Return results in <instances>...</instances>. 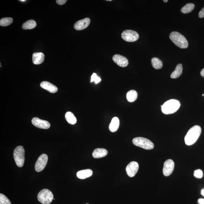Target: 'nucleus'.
<instances>
[{"instance_id": "f257e3e1", "label": "nucleus", "mask_w": 204, "mask_h": 204, "mask_svg": "<svg viewBox=\"0 0 204 204\" xmlns=\"http://www.w3.org/2000/svg\"><path fill=\"white\" fill-rule=\"evenodd\" d=\"M202 132V129L199 126L196 125L190 128L187 132L184 139L186 145H193L197 141Z\"/></svg>"}, {"instance_id": "f03ea898", "label": "nucleus", "mask_w": 204, "mask_h": 204, "mask_svg": "<svg viewBox=\"0 0 204 204\" xmlns=\"http://www.w3.org/2000/svg\"><path fill=\"white\" fill-rule=\"evenodd\" d=\"M181 104L178 100L172 99L166 101L161 107V110L164 114L174 113L179 109Z\"/></svg>"}, {"instance_id": "7ed1b4c3", "label": "nucleus", "mask_w": 204, "mask_h": 204, "mask_svg": "<svg viewBox=\"0 0 204 204\" xmlns=\"http://www.w3.org/2000/svg\"><path fill=\"white\" fill-rule=\"evenodd\" d=\"M169 37L175 45L181 49H186L188 46V43L186 39L180 33L173 31L171 33Z\"/></svg>"}, {"instance_id": "20e7f679", "label": "nucleus", "mask_w": 204, "mask_h": 204, "mask_svg": "<svg viewBox=\"0 0 204 204\" xmlns=\"http://www.w3.org/2000/svg\"><path fill=\"white\" fill-rule=\"evenodd\" d=\"M13 157L17 166L19 167H22L25 161V150L23 147L22 146L16 147L13 153Z\"/></svg>"}, {"instance_id": "39448f33", "label": "nucleus", "mask_w": 204, "mask_h": 204, "mask_svg": "<svg viewBox=\"0 0 204 204\" xmlns=\"http://www.w3.org/2000/svg\"><path fill=\"white\" fill-rule=\"evenodd\" d=\"M53 199V195L50 190L43 189L37 195V199L41 203L49 204Z\"/></svg>"}, {"instance_id": "423d86ee", "label": "nucleus", "mask_w": 204, "mask_h": 204, "mask_svg": "<svg viewBox=\"0 0 204 204\" xmlns=\"http://www.w3.org/2000/svg\"><path fill=\"white\" fill-rule=\"evenodd\" d=\"M133 144L136 146L146 150H151L154 148V145L151 141L143 137H136L133 139Z\"/></svg>"}, {"instance_id": "0eeeda50", "label": "nucleus", "mask_w": 204, "mask_h": 204, "mask_svg": "<svg viewBox=\"0 0 204 204\" xmlns=\"http://www.w3.org/2000/svg\"><path fill=\"white\" fill-rule=\"evenodd\" d=\"M121 37L126 41L133 42L136 41L139 39V35L136 31L132 30H127L123 31Z\"/></svg>"}, {"instance_id": "6e6552de", "label": "nucleus", "mask_w": 204, "mask_h": 204, "mask_svg": "<svg viewBox=\"0 0 204 204\" xmlns=\"http://www.w3.org/2000/svg\"><path fill=\"white\" fill-rule=\"evenodd\" d=\"M48 160V156L46 154H43L40 155L36 163L35 169L36 171L40 172L43 170L47 164Z\"/></svg>"}, {"instance_id": "1a4fd4ad", "label": "nucleus", "mask_w": 204, "mask_h": 204, "mask_svg": "<svg viewBox=\"0 0 204 204\" xmlns=\"http://www.w3.org/2000/svg\"><path fill=\"white\" fill-rule=\"evenodd\" d=\"M139 169V165L135 161H132L126 167L127 174L130 177H133L137 173Z\"/></svg>"}, {"instance_id": "9d476101", "label": "nucleus", "mask_w": 204, "mask_h": 204, "mask_svg": "<svg viewBox=\"0 0 204 204\" xmlns=\"http://www.w3.org/2000/svg\"><path fill=\"white\" fill-rule=\"evenodd\" d=\"M34 126L42 129H48L50 127V124L48 121L42 120L37 117L33 118L31 121Z\"/></svg>"}, {"instance_id": "9b49d317", "label": "nucleus", "mask_w": 204, "mask_h": 204, "mask_svg": "<svg viewBox=\"0 0 204 204\" xmlns=\"http://www.w3.org/2000/svg\"><path fill=\"white\" fill-rule=\"evenodd\" d=\"M174 168V163L173 160H167L165 162L163 168V174L165 176H168L173 172Z\"/></svg>"}, {"instance_id": "f8f14e48", "label": "nucleus", "mask_w": 204, "mask_h": 204, "mask_svg": "<svg viewBox=\"0 0 204 204\" xmlns=\"http://www.w3.org/2000/svg\"><path fill=\"white\" fill-rule=\"evenodd\" d=\"M112 59L115 63L121 67H126L129 64V61L127 58L120 55H115L112 58Z\"/></svg>"}, {"instance_id": "ddd939ff", "label": "nucleus", "mask_w": 204, "mask_h": 204, "mask_svg": "<svg viewBox=\"0 0 204 204\" xmlns=\"http://www.w3.org/2000/svg\"><path fill=\"white\" fill-rule=\"evenodd\" d=\"M91 20L88 18L78 21L74 25L75 29L77 30H81L87 28L89 25Z\"/></svg>"}, {"instance_id": "4468645a", "label": "nucleus", "mask_w": 204, "mask_h": 204, "mask_svg": "<svg viewBox=\"0 0 204 204\" xmlns=\"http://www.w3.org/2000/svg\"><path fill=\"white\" fill-rule=\"evenodd\" d=\"M42 88L46 90L51 93H55L58 91V88L55 85L47 81H43L40 84Z\"/></svg>"}, {"instance_id": "2eb2a0df", "label": "nucleus", "mask_w": 204, "mask_h": 204, "mask_svg": "<svg viewBox=\"0 0 204 204\" xmlns=\"http://www.w3.org/2000/svg\"><path fill=\"white\" fill-rule=\"evenodd\" d=\"M45 55L41 52H37L33 54L32 56L33 62L36 65H39L42 63L44 60Z\"/></svg>"}, {"instance_id": "dca6fc26", "label": "nucleus", "mask_w": 204, "mask_h": 204, "mask_svg": "<svg viewBox=\"0 0 204 204\" xmlns=\"http://www.w3.org/2000/svg\"><path fill=\"white\" fill-rule=\"evenodd\" d=\"M107 150L103 148H97L94 150L92 155L94 158H103L107 155Z\"/></svg>"}, {"instance_id": "f3484780", "label": "nucleus", "mask_w": 204, "mask_h": 204, "mask_svg": "<svg viewBox=\"0 0 204 204\" xmlns=\"http://www.w3.org/2000/svg\"><path fill=\"white\" fill-rule=\"evenodd\" d=\"M92 174V170L90 169H87L78 172L76 174V176L79 179H84L91 176Z\"/></svg>"}, {"instance_id": "a211bd4d", "label": "nucleus", "mask_w": 204, "mask_h": 204, "mask_svg": "<svg viewBox=\"0 0 204 204\" xmlns=\"http://www.w3.org/2000/svg\"><path fill=\"white\" fill-rule=\"evenodd\" d=\"M120 123L119 118L117 117L113 118L109 126V130L112 132L116 131L119 128Z\"/></svg>"}, {"instance_id": "6ab92c4d", "label": "nucleus", "mask_w": 204, "mask_h": 204, "mask_svg": "<svg viewBox=\"0 0 204 204\" xmlns=\"http://www.w3.org/2000/svg\"><path fill=\"white\" fill-rule=\"evenodd\" d=\"M183 72L182 65L180 64L177 65L174 71L171 75V77L172 79L177 78L182 74Z\"/></svg>"}, {"instance_id": "aec40b11", "label": "nucleus", "mask_w": 204, "mask_h": 204, "mask_svg": "<svg viewBox=\"0 0 204 204\" xmlns=\"http://www.w3.org/2000/svg\"><path fill=\"white\" fill-rule=\"evenodd\" d=\"M138 94L135 90H132L129 91L126 94V97L129 102H133L137 98Z\"/></svg>"}, {"instance_id": "412c9836", "label": "nucleus", "mask_w": 204, "mask_h": 204, "mask_svg": "<svg viewBox=\"0 0 204 204\" xmlns=\"http://www.w3.org/2000/svg\"><path fill=\"white\" fill-rule=\"evenodd\" d=\"M65 118L67 122L70 124H75L77 122L75 116L71 112H67L65 115Z\"/></svg>"}, {"instance_id": "4be33fe9", "label": "nucleus", "mask_w": 204, "mask_h": 204, "mask_svg": "<svg viewBox=\"0 0 204 204\" xmlns=\"http://www.w3.org/2000/svg\"><path fill=\"white\" fill-rule=\"evenodd\" d=\"M37 26V23L33 20L27 21L22 25V28L24 30L32 29Z\"/></svg>"}, {"instance_id": "5701e85b", "label": "nucleus", "mask_w": 204, "mask_h": 204, "mask_svg": "<svg viewBox=\"0 0 204 204\" xmlns=\"http://www.w3.org/2000/svg\"><path fill=\"white\" fill-rule=\"evenodd\" d=\"M151 63L153 67L156 69H159L163 67L162 62L158 58H152L151 60Z\"/></svg>"}, {"instance_id": "b1692460", "label": "nucleus", "mask_w": 204, "mask_h": 204, "mask_svg": "<svg viewBox=\"0 0 204 204\" xmlns=\"http://www.w3.org/2000/svg\"><path fill=\"white\" fill-rule=\"evenodd\" d=\"M195 8L194 4L192 3H188L183 7L181 9V12L184 14L188 13L193 11Z\"/></svg>"}, {"instance_id": "393cba45", "label": "nucleus", "mask_w": 204, "mask_h": 204, "mask_svg": "<svg viewBox=\"0 0 204 204\" xmlns=\"http://www.w3.org/2000/svg\"><path fill=\"white\" fill-rule=\"evenodd\" d=\"M13 22V19L12 18H3L0 21V25L2 27H6L11 24Z\"/></svg>"}, {"instance_id": "a878e982", "label": "nucleus", "mask_w": 204, "mask_h": 204, "mask_svg": "<svg viewBox=\"0 0 204 204\" xmlns=\"http://www.w3.org/2000/svg\"><path fill=\"white\" fill-rule=\"evenodd\" d=\"M0 204H11V202L5 195L0 194Z\"/></svg>"}, {"instance_id": "bb28decb", "label": "nucleus", "mask_w": 204, "mask_h": 204, "mask_svg": "<svg viewBox=\"0 0 204 204\" xmlns=\"http://www.w3.org/2000/svg\"><path fill=\"white\" fill-rule=\"evenodd\" d=\"M101 79L100 77L97 76V74L94 73L91 76V82H94L96 84H97L100 82L101 81Z\"/></svg>"}, {"instance_id": "cd10ccee", "label": "nucleus", "mask_w": 204, "mask_h": 204, "mask_svg": "<svg viewBox=\"0 0 204 204\" xmlns=\"http://www.w3.org/2000/svg\"><path fill=\"white\" fill-rule=\"evenodd\" d=\"M193 175L196 178H201L203 176V173L200 169H198V170L195 171Z\"/></svg>"}, {"instance_id": "c85d7f7f", "label": "nucleus", "mask_w": 204, "mask_h": 204, "mask_svg": "<svg viewBox=\"0 0 204 204\" xmlns=\"http://www.w3.org/2000/svg\"><path fill=\"white\" fill-rule=\"evenodd\" d=\"M67 0H57L56 2L59 5H63L66 2Z\"/></svg>"}, {"instance_id": "c756f323", "label": "nucleus", "mask_w": 204, "mask_h": 204, "mask_svg": "<svg viewBox=\"0 0 204 204\" xmlns=\"http://www.w3.org/2000/svg\"><path fill=\"white\" fill-rule=\"evenodd\" d=\"M199 18L204 17V7L199 12Z\"/></svg>"}, {"instance_id": "7c9ffc66", "label": "nucleus", "mask_w": 204, "mask_h": 204, "mask_svg": "<svg viewBox=\"0 0 204 204\" xmlns=\"http://www.w3.org/2000/svg\"><path fill=\"white\" fill-rule=\"evenodd\" d=\"M199 202L200 204H204V199H199Z\"/></svg>"}, {"instance_id": "2f4dec72", "label": "nucleus", "mask_w": 204, "mask_h": 204, "mask_svg": "<svg viewBox=\"0 0 204 204\" xmlns=\"http://www.w3.org/2000/svg\"><path fill=\"white\" fill-rule=\"evenodd\" d=\"M200 74L202 77H204V68L202 69V71H201Z\"/></svg>"}, {"instance_id": "473e14b6", "label": "nucleus", "mask_w": 204, "mask_h": 204, "mask_svg": "<svg viewBox=\"0 0 204 204\" xmlns=\"http://www.w3.org/2000/svg\"><path fill=\"white\" fill-rule=\"evenodd\" d=\"M201 194L204 196V189H202V191H201Z\"/></svg>"}, {"instance_id": "72a5a7b5", "label": "nucleus", "mask_w": 204, "mask_h": 204, "mask_svg": "<svg viewBox=\"0 0 204 204\" xmlns=\"http://www.w3.org/2000/svg\"><path fill=\"white\" fill-rule=\"evenodd\" d=\"M25 0H20V1L21 2H24V1H25Z\"/></svg>"}, {"instance_id": "f704fd0d", "label": "nucleus", "mask_w": 204, "mask_h": 204, "mask_svg": "<svg viewBox=\"0 0 204 204\" xmlns=\"http://www.w3.org/2000/svg\"><path fill=\"white\" fill-rule=\"evenodd\" d=\"M163 2H168V1L167 0H166V1H165V0H164V1H163Z\"/></svg>"}, {"instance_id": "c9c22d12", "label": "nucleus", "mask_w": 204, "mask_h": 204, "mask_svg": "<svg viewBox=\"0 0 204 204\" xmlns=\"http://www.w3.org/2000/svg\"><path fill=\"white\" fill-rule=\"evenodd\" d=\"M107 1H112V0H107Z\"/></svg>"}, {"instance_id": "e433bc0d", "label": "nucleus", "mask_w": 204, "mask_h": 204, "mask_svg": "<svg viewBox=\"0 0 204 204\" xmlns=\"http://www.w3.org/2000/svg\"><path fill=\"white\" fill-rule=\"evenodd\" d=\"M202 96H204V94H202Z\"/></svg>"}, {"instance_id": "4c0bfd02", "label": "nucleus", "mask_w": 204, "mask_h": 204, "mask_svg": "<svg viewBox=\"0 0 204 204\" xmlns=\"http://www.w3.org/2000/svg\"><path fill=\"white\" fill-rule=\"evenodd\" d=\"M88 204V203H87V204Z\"/></svg>"}]
</instances>
